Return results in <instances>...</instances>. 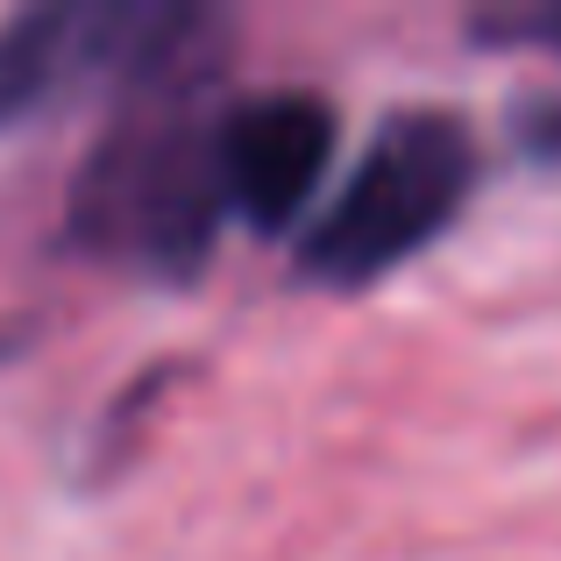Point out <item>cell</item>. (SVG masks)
I'll return each mask as SVG.
<instances>
[{"label":"cell","instance_id":"obj_3","mask_svg":"<svg viewBox=\"0 0 561 561\" xmlns=\"http://www.w3.org/2000/svg\"><path fill=\"white\" fill-rule=\"evenodd\" d=\"M469 192H477L469 128L440 107L398 114V122L377 128V142L356 157L334 206L313 220L299 271L334 291L377 285L383 271H398L405 256H420L426 242L448 234V220L469 206Z\"/></svg>","mask_w":561,"mask_h":561},{"label":"cell","instance_id":"obj_4","mask_svg":"<svg viewBox=\"0 0 561 561\" xmlns=\"http://www.w3.org/2000/svg\"><path fill=\"white\" fill-rule=\"evenodd\" d=\"M334 107L320 93H249L220 114V185L228 214L256 234H277L313 206L334 164Z\"/></svg>","mask_w":561,"mask_h":561},{"label":"cell","instance_id":"obj_1","mask_svg":"<svg viewBox=\"0 0 561 561\" xmlns=\"http://www.w3.org/2000/svg\"><path fill=\"white\" fill-rule=\"evenodd\" d=\"M206 79H164L128 93V114L85 157L65 214L85 256L150 277H192L206 263L228 220L220 114H199Z\"/></svg>","mask_w":561,"mask_h":561},{"label":"cell","instance_id":"obj_5","mask_svg":"<svg viewBox=\"0 0 561 561\" xmlns=\"http://www.w3.org/2000/svg\"><path fill=\"white\" fill-rule=\"evenodd\" d=\"M477 36L491 43H534V50L561 57V8H526V14H483Z\"/></svg>","mask_w":561,"mask_h":561},{"label":"cell","instance_id":"obj_2","mask_svg":"<svg viewBox=\"0 0 561 561\" xmlns=\"http://www.w3.org/2000/svg\"><path fill=\"white\" fill-rule=\"evenodd\" d=\"M220 14L206 8H150V0H71V8H28L0 22V128L36 122L57 100L93 85L206 79L220 71Z\"/></svg>","mask_w":561,"mask_h":561}]
</instances>
